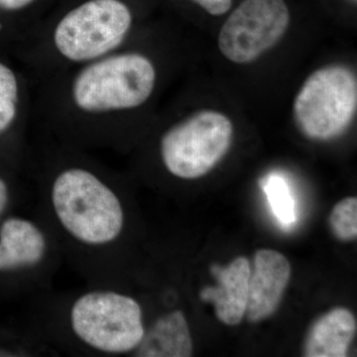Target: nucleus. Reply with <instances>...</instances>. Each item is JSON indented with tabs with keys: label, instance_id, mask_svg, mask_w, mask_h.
<instances>
[{
	"label": "nucleus",
	"instance_id": "nucleus-1",
	"mask_svg": "<svg viewBox=\"0 0 357 357\" xmlns=\"http://www.w3.org/2000/svg\"><path fill=\"white\" fill-rule=\"evenodd\" d=\"M123 47L86 64L56 73L62 76L55 79L51 114L63 126L79 132L115 126L119 116L140 109L149 100L157 84L153 61Z\"/></svg>",
	"mask_w": 357,
	"mask_h": 357
},
{
	"label": "nucleus",
	"instance_id": "nucleus-2",
	"mask_svg": "<svg viewBox=\"0 0 357 357\" xmlns=\"http://www.w3.org/2000/svg\"><path fill=\"white\" fill-rule=\"evenodd\" d=\"M49 211L68 241L89 251L115 248L126 213L114 178L79 160L54 167L47 180Z\"/></svg>",
	"mask_w": 357,
	"mask_h": 357
},
{
	"label": "nucleus",
	"instance_id": "nucleus-3",
	"mask_svg": "<svg viewBox=\"0 0 357 357\" xmlns=\"http://www.w3.org/2000/svg\"><path fill=\"white\" fill-rule=\"evenodd\" d=\"M132 26L133 14L122 0H86L67 11L48 32H38L34 41L60 73L122 48Z\"/></svg>",
	"mask_w": 357,
	"mask_h": 357
},
{
	"label": "nucleus",
	"instance_id": "nucleus-4",
	"mask_svg": "<svg viewBox=\"0 0 357 357\" xmlns=\"http://www.w3.org/2000/svg\"><path fill=\"white\" fill-rule=\"evenodd\" d=\"M68 326L79 344L109 356L134 354L146 331L139 303L109 289H96L77 297L68 312Z\"/></svg>",
	"mask_w": 357,
	"mask_h": 357
},
{
	"label": "nucleus",
	"instance_id": "nucleus-5",
	"mask_svg": "<svg viewBox=\"0 0 357 357\" xmlns=\"http://www.w3.org/2000/svg\"><path fill=\"white\" fill-rule=\"evenodd\" d=\"M357 107V82L347 68L316 70L303 84L294 102L298 128L314 140H330L351 124Z\"/></svg>",
	"mask_w": 357,
	"mask_h": 357
},
{
	"label": "nucleus",
	"instance_id": "nucleus-6",
	"mask_svg": "<svg viewBox=\"0 0 357 357\" xmlns=\"http://www.w3.org/2000/svg\"><path fill=\"white\" fill-rule=\"evenodd\" d=\"M232 133L231 122L225 115L213 110L198 112L174 124L162 135V163L174 177H202L227 153Z\"/></svg>",
	"mask_w": 357,
	"mask_h": 357
},
{
	"label": "nucleus",
	"instance_id": "nucleus-7",
	"mask_svg": "<svg viewBox=\"0 0 357 357\" xmlns=\"http://www.w3.org/2000/svg\"><path fill=\"white\" fill-rule=\"evenodd\" d=\"M289 22L284 0H244L223 24L218 47L231 62H252L283 37Z\"/></svg>",
	"mask_w": 357,
	"mask_h": 357
},
{
	"label": "nucleus",
	"instance_id": "nucleus-8",
	"mask_svg": "<svg viewBox=\"0 0 357 357\" xmlns=\"http://www.w3.org/2000/svg\"><path fill=\"white\" fill-rule=\"evenodd\" d=\"M290 278V262L282 253L272 249H260L255 253L249 277L245 312L248 321L258 323L276 311Z\"/></svg>",
	"mask_w": 357,
	"mask_h": 357
},
{
	"label": "nucleus",
	"instance_id": "nucleus-9",
	"mask_svg": "<svg viewBox=\"0 0 357 357\" xmlns=\"http://www.w3.org/2000/svg\"><path fill=\"white\" fill-rule=\"evenodd\" d=\"M211 274L217 279V286L204 287L199 293L204 302L211 303L215 316L227 326H236L243 321L248 301L250 263L239 256L227 266L213 264Z\"/></svg>",
	"mask_w": 357,
	"mask_h": 357
},
{
	"label": "nucleus",
	"instance_id": "nucleus-10",
	"mask_svg": "<svg viewBox=\"0 0 357 357\" xmlns=\"http://www.w3.org/2000/svg\"><path fill=\"white\" fill-rule=\"evenodd\" d=\"M48 255V237L36 222L23 218H10L2 222L0 272L35 269Z\"/></svg>",
	"mask_w": 357,
	"mask_h": 357
},
{
	"label": "nucleus",
	"instance_id": "nucleus-11",
	"mask_svg": "<svg viewBox=\"0 0 357 357\" xmlns=\"http://www.w3.org/2000/svg\"><path fill=\"white\" fill-rule=\"evenodd\" d=\"M356 319L349 310L335 307L319 317L304 345L307 357H344L356 337Z\"/></svg>",
	"mask_w": 357,
	"mask_h": 357
},
{
	"label": "nucleus",
	"instance_id": "nucleus-12",
	"mask_svg": "<svg viewBox=\"0 0 357 357\" xmlns=\"http://www.w3.org/2000/svg\"><path fill=\"white\" fill-rule=\"evenodd\" d=\"M192 354V340L187 319L184 312L175 310L155 319L132 356L189 357Z\"/></svg>",
	"mask_w": 357,
	"mask_h": 357
},
{
	"label": "nucleus",
	"instance_id": "nucleus-13",
	"mask_svg": "<svg viewBox=\"0 0 357 357\" xmlns=\"http://www.w3.org/2000/svg\"><path fill=\"white\" fill-rule=\"evenodd\" d=\"M261 188L266 195L272 213L284 227H290L297 220L295 199L290 185L280 174L272 173L263 178Z\"/></svg>",
	"mask_w": 357,
	"mask_h": 357
},
{
	"label": "nucleus",
	"instance_id": "nucleus-14",
	"mask_svg": "<svg viewBox=\"0 0 357 357\" xmlns=\"http://www.w3.org/2000/svg\"><path fill=\"white\" fill-rule=\"evenodd\" d=\"M21 86L17 75L0 62V135L7 132L20 115Z\"/></svg>",
	"mask_w": 357,
	"mask_h": 357
},
{
	"label": "nucleus",
	"instance_id": "nucleus-15",
	"mask_svg": "<svg viewBox=\"0 0 357 357\" xmlns=\"http://www.w3.org/2000/svg\"><path fill=\"white\" fill-rule=\"evenodd\" d=\"M331 227L340 241H349L357 236V199L349 197L340 201L333 208Z\"/></svg>",
	"mask_w": 357,
	"mask_h": 357
},
{
	"label": "nucleus",
	"instance_id": "nucleus-16",
	"mask_svg": "<svg viewBox=\"0 0 357 357\" xmlns=\"http://www.w3.org/2000/svg\"><path fill=\"white\" fill-rule=\"evenodd\" d=\"M204 10L213 15H222L231 7L232 0H195Z\"/></svg>",
	"mask_w": 357,
	"mask_h": 357
},
{
	"label": "nucleus",
	"instance_id": "nucleus-17",
	"mask_svg": "<svg viewBox=\"0 0 357 357\" xmlns=\"http://www.w3.org/2000/svg\"><path fill=\"white\" fill-rule=\"evenodd\" d=\"M35 0H0V9L4 11L22 10Z\"/></svg>",
	"mask_w": 357,
	"mask_h": 357
},
{
	"label": "nucleus",
	"instance_id": "nucleus-18",
	"mask_svg": "<svg viewBox=\"0 0 357 357\" xmlns=\"http://www.w3.org/2000/svg\"><path fill=\"white\" fill-rule=\"evenodd\" d=\"M9 202V190L6 181L0 178V215H2Z\"/></svg>",
	"mask_w": 357,
	"mask_h": 357
}]
</instances>
